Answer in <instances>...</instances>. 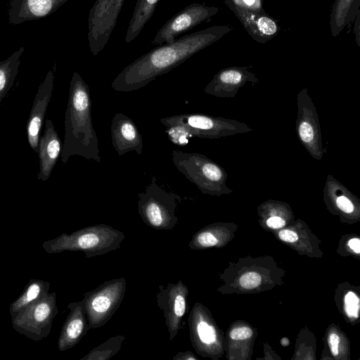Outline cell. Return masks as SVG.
Instances as JSON below:
<instances>
[{
	"label": "cell",
	"instance_id": "6da1fadb",
	"mask_svg": "<svg viewBox=\"0 0 360 360\" xmlns=\"http://www.w3.org/2000/svg\"><path fill=\"white\" fill-rule=\"evenodd\" d=\"M231 29L229 25H214L155 46L127 65L111 87L121 92L138 90L219 40Z\"/></svg>",
	"mask_w": 360,
	"mask_h": 360
},
{
	"label": "cell",
	"instance_id": "7a4b0ae2",
	"mask_svg": "<svg viewBox=\"0 0 360 360\" xmlns=\"http://www.w3.org/2000/svg\"><path fill=\"white\" fill-rule=\"evenodd\" d=\"M64 124L65 136L60 153L62 162L67 163L72 155L101 162L98 139L91 117L89 88L76 71L70 83Z\"/></svg>",
	"mask_w": 360,
	"mask_h": 360
},
{
	"label": "cell",
	"instance_id": "3957f363",
	"mask_svg": "<svg viewBox=\"0 0 360 360\" xmlns=\"http://www.w3.org/2000/svg\"><path fill=\"white\" fill-rule=\"evenodd\" d=\"M124 238L121 231L100 224L84 227L70 234L63 233L53 239L44 241L42 248L49 254L81 251L89 259L120 248Z\"/></svg>",
	"mask_w": 360,
	"mask_h": 360
},
{
	"label": "cell",
	"instance_id": "277c9868",
	"mask_svg": "<svg viewBox=\"0 0 360 360\" xmlns=\"http://www.w3.org/2000/svg\"><path fill=\"white\" fill-rule=\"evenodd\" d=\"M171 157L177 170L202 193L221 195L231 192L226 186V172L207 156L174 150Z\"/></svg>",
	"mask_w": 360,
	"mask_h": 360
},
{
	"label": "cell",
	"instance_id": "5b68a950",
	"mask_svg": "<svg viewBox=\"0 0 360 360\" xmlns=\"http://www.w3.org/2000/svg\"><path fill=\"white\" fill-rule=\"evenodd\" d=\"M180 200L179 195L160 186L153 176L150 184L138 194V212L148 226L169 231L178 224L175 212Z\"/></svg>",
	"mask_w": 360,
	"mask_h": 360
},
{
	"label": "cell",
	"instance_id": "8992f818",
	"mask_svg": "<svg viewBox=\"0 0 360 360\" xmlns=\"http://www.w3.org/2000/svg\"><path fill=\"white\" fill-rule=\"evenodd\" d=\"M126 288L125 278H117L106 281L83 295L82 302L90 329L102 327L110 321L120 307Z\"/></svg>",
	"mask_w": 360,
	"mask_h": 360
},
{
	"label": "cell",
	"instance_id": "52a82bcc",
	"mask_svg": "<svg viewBox=\"0 0 360 360\" xmlns=\"http://www.w3.org/2000/svg\"><path fill=\"white\" fill-rule=\"evenodd\" d=\"M58 313L56 292H53L11 317V323L20 334L34 341H40L50 334Z\"/></svg>",
	"mask_w": 360,
	"mask_h": 360
},
{
	"label": "cell",
	"instance_id": "ba28073f",
	"mask_svg": "<svg viewBox=\"0 0 360 360\" xmlns=\"http://www.w3.org/2000/svg\"><path fill=\"white\" fill-rule=\"evenodd\" d=\"M166 127L181 124L188 129L193 137L219 139L252 131L244 122L200 113H188L161 118Z\"/></svg>",
	"mask_w": 360,
	"mask_h": 360
},
{
	"label": "cell",
	"instance_id": "9c48e42d",
	"mask_svg": "<svg viewBox=\"0 0 360 360\" xmlns=\"http://www.w3.org/2000/svg\"><path fill=\"white\" fill-rule=\"evenodd\" d=\"M125 0H96L88 17L87 39L96 56L107 44Z\"/></svg>",
	"mask_w": 360,
	"mask_h": 360
},
{
	"label": "cell",
	"instance_id": "30bf717a",
	"mask_svg": "<svg viewBox=\"0 0 360 360\" xmlns=\"http://www.w3.org/2000/svg\"><path fill=\"white\" fill-rule=\"evenodd\" d=\"M297 100L295 129L297 137L309 155L313 158L321 160L326 150L323 147L318 114L307 88H304L297 93Z\"/></svg>",
	"mask_w": 360,
	"mask_h": 360
},
{
	"label": "cell",
	"instance_id": "8fae6325",
	"mask_svg": "<svg viewBox=\"0 0 360 360\" xmlns=\"http://www.w3.org/2000/svg\"><path fill=\"white\" fill-rule=\"evenodd\" d=\"M219 8L193 3L169 18L157 32L150 44L158 46L174 41L177 36L211 18Z\"/></svg>",
	"mask_w": 360,
	"mask_h": 360
},
{
	"label": "cell",
	"instance_id": "7c38bea8",
	"mask_svg": "<svg viewBox=\"0 0 360 360\" xmlns=\"http://www.w3.org/2000/svg\"><path fill=\"white\" fill-rule=\"evenodd\" d=\"M158 288L157 304L163 312L169 339L172 340L181 327L187 307L188 289L181 280L166 285H160Z\"/></svg>",
	"mask_w": 360,
	"mask_h": 360
},
{
	"label": "cell",
	"instance_id": "4fadbf2b",
	"mask_svg": "<svg viewBox=\"0 0 360 360\" xmlns=\"http://www.w3.org/2000/svg\"><path fill=\"white\" fill-rule=\"evenodd\" d=\"M259 83L248 67H230L219 70L205 86L206 94L219 98H233L246 83Z\"/></svg>",
	"mask_w": 360,
	"mask_h": 360
},
{
	"label": "cell",
	"instance_id": "5bb4252c",
	"mask_svg": "<svg viewBox=\"0 0 360 360\" xmlns=\"http://www.w3.org/2000/svg\"><path fill=\"white\" fill-rule=\"evenodd\" d=\"M53 72L49 70L38 87L27 122L28 143L32 150L37 153H38L41 129L53 93Z\"/></svg>",
	"mask_w": 360,
	"mask_h": 360
},
{
	"label": "cell",
	"instance_id": "9a60e30c",
	"mask_svg": "<svg viewBox=\"0 0 360 360\" xmlns=\"http://www.w3.org/2000/svg\"><path fill=\"white\" fill-rule=\"evenodd\" d=\"M112 143L119 155L135 150L142 154L143 138L134 122L122 112L116 113L110 127Z\"/></svg>",
	"mask_w": 360,
	"mask_h": 360
},
{
	"label": "cell",
	"instance_id": "2e32d148",
	"mask_svg": "<svg viewBox=\"0 0 360 360\" xmlns=\"http://www.w3.org/2000/svg\"><path fill=\"white\" fill-rule=\"evenodd\" d=\"M68 0H10L8 22L19 25L26 21L37 20L56 11Z\"/></svg>",
	"mask_w": 360,
	"mask_h": 360
},
{
	"label": "cell",
	"instance_id": "e0dca14e",
	"mask_svg": "<svg viewBox=\"0 0 360 360\" xmlns=\"http://www.w3.org/2000/svg\"><path fill=\"white\" fill-rule=\"evenodd\" d=\"M248 34L255 41L265 44L274 38L281 30L278 22L266 12L232 8Z\"/></svg>",
	"mask_w": 360,
	"mask_h": 360
},
{
	"label": "cell",
	"instance_id": "ac0fdd59",
	"mask_svg": "<svg viewBox=\"0 0 360 360\" xmlns=\"http://www.w3.org/2000/svg\"><path fill=\"white\" fill-rule=\"evenodd\" d=\"M70 310L58 340V348L63 352L75 347L90 329L82 300L68 305Z\"/></svg>",
	"mask_w": 360,
	"mask_h": 360
},
{
	"label": "cell",
	"instance_id": "d6986e66",
	"mask_svg": "<svg viewBox=\"0 0 360 360\" xmlns=\"http://www.w3.org/2000/svg\"><path fill=\"white\" fill-rule=\"evenodd\" d=\"M43 135L39 138L38 155L39 170L38 179L46 181L58 161L61 153L60 139L51 120H46Z\"/></svg>",
	"mask_w": 360,
	"mask_h": 360
},
{
	"label": "cell",
	"instance_id": "ffe728a7",
	"mask_svg": "<svg viewBox=\"0 0 360 360\" xmlns=\"http://www.w3.org/2000/svg\"><path fill=\"white\" fill-rule=\"evenodd\" d=\"M188 326L191 341L197 352H202L205 347H210L215 343V328L205 319L202 308L198 304L193 307L190 313Z\"/></svg>",
	"mask_w": 360,
	"mask_h": 360
},
{
	"label": "cell",
	"instance_id": "44dd1931",
	"mask_svg": "<svg viewBox=\"0 0 360 360\" xmlns=\"http://www.w3.org/2000/svg\"><path fill=\"white\" fill-rule=\"evenodd\" d=\"M160 0H137L125 35V42L130 43L141 33L153 15Z\"/></svg>",
	"mask_w": 360,
	"mask_h": 360
},
{
	"label": "cell",
	"instance_id": "7402d4cb",
	"mask_svg": "<svg viewBox=\"0 0 360 360\" xmlns=\"http://www.w3.org/2000/svg\"><path fill=\"white\" fill-rule=\"evenodd\" d=\"M50 283L40 279H31L25 285L22 292L9 307L11 317H13L22 309L47 295Z\"/></svg>",
	"mask_w": 360,
	"mask_h": 360
},
{
	"label": "cell",
	"instance_id": "603a6c76",
	"mask_svg": "<svg viewBox=\"0 0 360 360\" xmlns=\"http://www.w3.org/2000/svg\"><path fill=\"white\" fill-rule=\"evenodd\" d=\"M24 51V47L21 46L6 59L0 61V103L13 85Z\"/></svg>",
	"mask_w": 360,
	"mask_h": 360
},
{
	"label": "cell",
	"instance_id": "cb8c5ba5",
	"mask_svg": "<svg viewBox=\"0 0 360 360\" xmlns=\"http://www.w3.org/2000/svg\"><path fill=\"white\" fill-rule=\"evenodd\" d=\"M354 6H359V0H335L330 15L333 37H338L350 21Z\"/></svg>",
	"mask_w": 360,
	"mask_h": 360
},
{
	"label": "cell",
	"instance_id": "d4e9b609",
	"mask_svg": "<svg viewBox=\"0 0 360 360\" xmlns=\"http://www.w3.org/2000/svg\"><path fill=\"white\" fill-rule=\"evenodd\" d=\"M125 338L118 335L108 338L106 341L93 348L80 360H108L121 349Z\"/></svg>",
	"mask_w": 360,
	"mask_h": 360
},
{
	"label": "cell",
	"instance_id": "484cf974",
	"mask_svg": "<svg viewBox=\"0 0 360 360\" xmlns=\"http://www.w3.org/2000/svg\"><path fill=\"white\" fill-rule=\"evenodd\" d=\"M167 128L165 133L168 139L176 146H184L193 137L188 129L181 124H173Z\"/></svg>",
	"mask_w": 360,
	"mask_h": 360
},
{
	"label": "cell",
	"instance_id": "4316f807",
	"mask_svg": "<svg viewBox=\"0 0 360 360\" xmlns=\"http://www.w3.org/2000/svg\"><path fill=\"white\" fill-rule=\"evenodd\" d=\"M224 4L231 10L238 8L241 10L255 11L264 13L263 0H224Z\"/></svg>",
	"mask_w": 360,
	"mask_h": 360
},
{
	"label": "cell",
	"instance_id": "83f0119b",
	"mask_svg": "<svg viewBox=\"0 0 360 360\" xmlns=\"http://www.w3.org/2000/svg\"><path fill=\"white\" fill-rule=\"evenodd\" d=\"M345 310L350 318H358L359 299L353 292H349L345 297Z\"/></svg>",
	"mask_w": 360,
	"mask_h": 360
},
{
	"label": "cell",
	"instance_id": "f1b7e54d",
	"mask_svg": "<svg viewBox=\"0 0 360 360\" xmlns=\"http://www.w3.org/2000/svg\"><path fill=\"white\" fill-rule=\"evenodd\" d=\"M239 282L243 288L252 289L260 284L261 276L255 272L245 273L240 276Z\"/></svg>",
	"mask_w": 360,
	"mask_h": 360
},
{
	"label": "cell",
	"instance_id": "f546056e",
	"mask_svg": "<svg viewBox=\"0 0 360 360\" xmlns=\"http://www.w3.org/2000/svg\"><path fill=\"white\" fill-rule=\"evenodd\" d=\"M335 204L345 213H352L354 210V205L349 197L344 194L338 195L335 200Z\"/></svg>",
	"mask_w": 360,
	"mask_h": 360
},
{
	"label": "cell",
	"instance_id": "4dcf8cb0",
	"mask_svg": "<svg viewBox=\"0 0 360 360\" xmlns=\"http://www.w3.org/2000/svg\"><path fill=\"white\" fill-rule=\"evenodd\" d=\"M252 330L246 326L233 328L230 333V337L233 340H240L250 338L252 335Z\"/></svg>",
	"mask_w": 360,
	"mask_h": 360
},
{
	"label": "cell",
	"instance_id": "1f68e13d",
	"mask_svg": "<svg viewBox=\"0 0 360 360\" xmlns=\"http://www.w3.org/2000/svg\"><path fill=\"white\" fill-rule=\"evenodd\" d=\"M278 236L282 240L288 243H294L298 240L297 234L291 230H282L279 232Z\"/></svg>",
	"mask_w": 360,
	"mask_h": 360
},
{
	"label": "cell",
	"instance_id": "d6a6232c",
	"mask_svg": "<svg viewBox=\"0 0 360 360\" xmlns=\"http://www.w3.org/2000/svg\"><path fill=\"white\" fill-rule=\"evenodd\" d=\"M266 225L271 229H277L283 227L285 221L280 217L273 216L266 220Z\"/></svg>",
	"mask_w": 360,
	"mask_h": 360
},
{
	"label": "cell",
	"instance_id": "836d02e7",
	"mask_svg": "<svg viewBox=\"0 0 360 360\" xmlns=\"http://www.w3.org/2000/svg\"><path fill=\"white\" fill-rule=\"evenodd\" d=\"M340 342V338L336 333H331L329 335L328 343L330 348V351L334 356H336L339 353L338 346Z\"/></svg>",
	"mask_w": 360,
	"mask_h": 360
},
{
	"label": "cell",
	"instance_id": "e575fe53",
	"mask_svg": "<svg viewBox=\"0 0 360 360\" xmlns=\"http://www.w3.org/2000/svg\"><path fill=\"white\" fill-rule=\"evenodd\" d=\"M359 22H360V11L359 10L355 15L354 27L355 39H356V41L358 46H360V37H359L360 25H359Z\"/></svg>",
	"mask_w": 360,
	"mask_h": 360
},
{
	"label": "cell",
	"instance_id": "d590c367",
	"mask_svg": "<svg viewBox=\"0 0 360 360\" xmlns=\"http://www.w3.org/2000/svg\"><path fill=\"white\" fill-rule=\"evenodd\" d=\"M198 359L197 357L194 356V354L189 352H178L176 354H175L174 356H173L172 360H195Z\"/></svg>",
	"mask_w": 360,
	"mask_h": 360
},
{
	"label": "cell",
	"instance_id": "8d00e7d4",
	"mask_svg": "<svg viewBox=\"0 0 360 360\" xmlns=\"http://www.w3.org/2000/svg\"><path fill=\"white\" fill-rule=\"evenodd\" d=\"M348 245L356 253L359 254L360 252V240L359 238H354L350 239L348 241Z\"/></svg>",
	"mask_w": 360,
	"mask_h": 360
}]
</instances>
